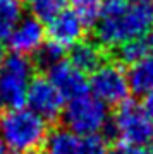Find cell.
Here are the masks:
<instances>
[{
	"label": "cell",
	"mask_w": 153,
	"mask_h": 154,
	"mask_svg": "<svg viewBox=\"0 0 153 154\" xmlns=\"http://www.w3.org/2000/svg\"><path fill=\"white\" fill-rule=\"evenodd\" d=\"M151 29L153 0H105L95 21L96 41L107 48H119Z\"/></svg>",
	"instance_id": "1"
},
{
	"label": "cell",
	"mask_w": 153,
	"mask_h": 154,
	"mask_svg": "<svg viewBox=\"0 0 153 154\" xmlns=\"http://www.w3.org/2000/svg\"><path fill=\"white\" fill-rule=\"evenodd\" d=\"M48 135L47 122L29 108L0 111V139L11 152H31L45 144Z\"/></svg>",
	"instance_id": "2"
},
{
	"label": "cell",
	"mask_w": 153,
	"mask_h": 154,
	"mask_svg": "<svg viewBox=\"0 0 153 154\" xmlns=\"http://www.w3.org/2000/svg\"><path fill=\"white\" fill-rule=\"evenodd\" d=\"M62 116L66 128L77 135H100L110 122L107 105L88 91L67 99Z\"/></svg>",
	"instance_id": "3"
},
{
	"label": "cell",
	"mask_w": 153,
	"mask_h": 154,
	"mask_svg": "<svg viewBox=\"0 0 153 154\" xmlns=\"http://www.w3.org/2000/svg\"><path fill=\"white\" fill-rule=\"evenodd\" d=\"M110 130L122 146H145L153 144V118L143 105L126 99L115 110Z\"/></svg>",
	"instance_id": "4"
},
{
	"label": "cell",
	"mask_w": 153,
	"mask_h": 154,
	"mask_svg": "<svg viewBox=\"0 0 153 154\" xmlns=\"http://www.w3.org/2000/svg\"><path fill=\"white\" fill-rule=\"evenodd\" d=\"M31 79L33 63L26 55H5L0 63V110L24 106Z\"/></svg>",
	"instance_id": "5"
},
{
	"label": "cell",
	"mask_w": 153,
	"mask_h": 154,
	"mask_svg": "<svg viewBox=\"0 0 153 154\" xmlns=\"http://www.w3.org/2000/svg\"><path fill=\"white\" fill-rule=\"evenodd\" d=\"M88 89L107 106H119L126 101L131 93L127 74L117 63H102L100 67H96L88 81Z\"/></svg>",
	"instance_id": "6"
},
{
	"label": "cell",
	"mask_w": 153,
	"mask_h": 154,
	"mask_svg": "<svg viewBox=\"0 0 153 154\" xmlns=\"http://www.w3.org/2000/svg\"><path fill=\"white\" fill-rule=\"evenodd\" d=\"M26 105L45 122H52L62 115L66 98L50 82L48 77H33L28 88Z\"/></svg>",
	"instance_id": "7"
},
{
	"label": "cell",
	"mask_w": 153,
	"mask_h": 154,
	"mask_svg": "<svg viewBox=\"0 0 153 154\" xmlns=\"http://www.w3.org/2000/svg\"><path fill=\"white\" fill-rule=\"evenodd\" d=\"M105 140L102 135H77L67 128H57L47 135V154H105Z\"/></svg>",
	"instance_id": "8"
},
{
	"label": "cell",
	"mask_w": 153,
	"mask_h": 154,
	"mask_svg": "<svg viewBox=\"0 0 153 154\" xmlns=\"http://www.w3.org/2000/svg\"><path fill=\"white\" fill-rule=\"evenodd\" d=\"M86 29V22L77 16L74 11H62L57 17H54L50 22H47V34L48 41L59 45L62 48H71L83 39Z\"/></svg>",
	"instance_id": "9"
},
{
	"label": "cell",
	"mask_w": 153,
	"mask_h": 154,
	"mask_svg": "<svg viewBox=\"0 0 153 154\" xmlns=\"http://www.w3.org/2000/svg\"><path fill=\"white\" fill-rule=\"evenodd\" d=\"M45 26L34 17H21L14 29L9 34V45L14 53L19 55H31L36 53L45 43Z\"/></svg>",
	"instance_id": "10"
},
{
	"label": "cell",
	"mask_w": 153,
	"mask_h": 154,
	"mask_svg": "<svg viewBox=\"0 0 153 154\" xmlns=\"http://www.w3.org/2000/svg\"><path fill=\"white\" fill-rule=\"evenodd\" d=\"M48 79L66 99H71L88 91V81L84 74L71 62L60 60L52 65L48 69Z\"/></svg>",
	"instance_id": "11"
},
{
	"label": "cell",
	"mask_w": 153,
	"mask_h": 154,
	"mask_svg": "<svg viewBox=\"0 0 153 154\" xmlns=\"http://www.w3.org/2000/svg\"><path fill=\"white\" fill-rule=\"evenodd\" d=\"M69 62L79 69L83 74L93 72L96 67L102 65V50L96 43L91 41H79L74 46H71L69 51Z\"/></svg>",
	"instance_id": "12"
},
{
	"label": "cell",
	"mask_w": 153,
	"mask_h": 154,
	"mask_svg": "<svg viewBox=\"0 0 153 154\" xmlns=\"http://www.w3.org/2000/svg\"><path fill=\"white\" fill-rule=\"evenodd\" d=\"M129 88L134 94L145 96L153 91V53L145 57L143 60L132 63L129 72Z\"/></svg>",
	"instance_id": "13"
},
{
	"label": "cell",
	"mask_w": 153,
	"mask_h": 154,
	"mask_svg": "<svg viewBox=\"0 0 153 154\" xmlns=\"http://www.w3.org/2000/svg\"><path fill=\"white\" fill-rule=\"evenodd\" d=\"M153 53V34H145L139 38L129 39L124 45L119 46V58L124 63H136V62L143 60L145 57Z\"/></svg>",
	"instance_id": "14"
},
{
	"label": "cell",
	"mask_w": 153,
	"mask_h": 154,
	"mask_svg": "<svg viewBox=\"0 0 153 154\" xmlns=\"http://www.w3.org/2000/svg\"><path fill=\"white\" fill-rule=\"evenodd\" d=\"M22 17V0H0V41L7 39Z\"/></svg>",
	"instance_id": "15"
},
{
	"label": "cell",
	"mask_w": 153,
	"mask_h": 154,
	"mask_svg": "<svg viewBox=\"0 0 153 154\" xmlns=\"http://www.w3.org/2000/svg\"><path fill=\"white\" fill-rule=\"evenodd\" d=\"M31 17L40 22H50L62 11H66L67 0H24Z\"/></svg>",
	"instance_id": "16"
},
{
	"label": "cell",
	"mask_w": 153,
	"mask_h": 154,
	"mask_svg": "<svg viewBox=\"0 0 153 154\" xmlns=\"http://www.w3.org/2000/svg\"><path fill=\"white\" fill-rule=\"evenodd\" d=\"M71 4H72V11L86 24H95L105 0H71Z\"/></svg>",
	"instance_id": "17"
},
{
	"label": "cell",
	"mask_w": 153,
	"mask_h": 154,
	"mask_svg": "<svg viewBox=\"0 0 153 154\" xmlns=\"http://www.w3.org/2000/svg\"><path fill=\"white\" fill-rule=\"evenodd\" d=\"M64 51L66 50L62 48V46H59V45L52 43V41H45L43 46L34 55H36V60H38L40 65L45 67V69H50L57 62L64 60Z\"/></svg>",
	"instance_id": "18"
},
{
	"label": "cell",
	"mask_w": 153,
	"mask_h": 154,
	"mask_svg": "<svg viewBox=\"0 0 153 154\" xmlns=\"http://www.w3.org/2000/svg\"><path fill=\"white\" fill-rule=\"evenodd\" d=\"M127 154H153V144L145 146H124Z\"/></svg>",
	"instance_id": "19"
},
{
	"label": "cell",
	"mask_w": 153,
	"mask_h": 154,
	"mask_svg": "<svg viewBox=\"0 0 153 154\" xmlns=\"http://www.w3.org/2000/svg\"><path fill=\"white\" fill-rule=\"evenodd\" d=\"M143 108L146 110V113L153 118V91L145 94V101H143Z\"/></svg>",
	"instance_id": "20"
},
{
	"label": "cell",
	"mask_w": 153,
	"mask_h": 154,
	"mask_svg": "<svg viewBox=\"0 0 153 154\" xmlns=\"http://www.w3.org/2000/svg\"><path fill=\"white\" fill-rule=\"evenodd\" d=\"M105 154H127L124 147H117V149H112V151H105Z\"/></svg>",
	"instance_id": "21"
},
{
	"label": "cell",
	"mask_w": 153,
	"mask_h": 154,
	"mask_svg": "<svg viewBox=\"0 0 153 154\" xmlns=\"http://www.w3.org/2000/svg\"><path fill=\"white\" fill-rule=\"evenodd\" d=\"M0 154H11L9 147H7V146H5L4 142H2V139H0Z\"/></svg>",
	"instance_id": "22"
},
{
	"label": "cell",
	"mask_w": 153,
	"mask_h": 154,
	"mask_svg": "<svg viewBox=\"0 0 153 154\" xmlns=\"http://www.w3.org/2000/svg\"><path fill=\"white\" fill-rule=\"evenodd\" d=\"M4 58H5V51H4V46H2V43H0V63L4 62Z\"/></svg>",
	"instance_id": "23"
},
{
	"label": "cell",
	"mask_w": 153,
	"mask_h": 154,
	"mask_svg": "<svg viewBox=\"0 0 153 154\" xmlns=\"http://www.w3.org/2000/svg\"><path fill=\"white\" fill-rule=\"evenodd\" d=\"M24 154H40V152H36V151H31V152H24Z\"/></svg>",
	"instance_id": "24"
}]
</instances>
